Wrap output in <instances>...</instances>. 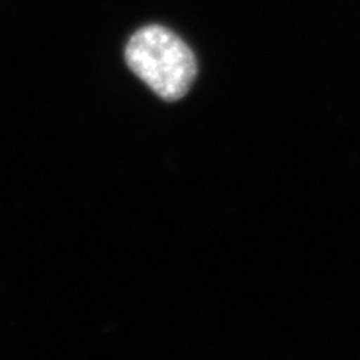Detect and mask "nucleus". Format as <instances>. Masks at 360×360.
Segmentation results:
<instances>
[{
  "label": "nucleus",
  "mask_w": 360,
  "mask_h": 360,
  "mask_svg": "<svg viewBox=\"0 0 360 360\" xmlns=\"http://www.w3.org/2000/svg\"><path fill=\"white\" fill-rule=\"evenodd\" d=\"M125 64L152 92L167 102L182 98L197 77L191 47L164 25L135 30L124 49Z\"/></svg>",
  "instance_id": "obj_1"
}]
</instances>
